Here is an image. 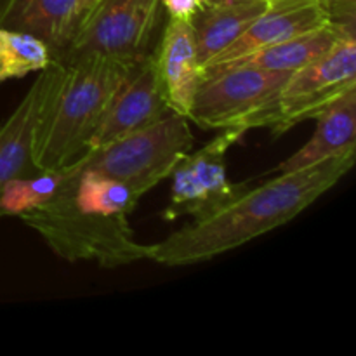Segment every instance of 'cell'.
Wrapping results in <instances>:
<instances>
[{
  "label": "cell",
  "mask_w": 356,
  "mask_h": 356,
  "mask_svg": "<svg viewBox=\"0 0 356 356\" xmlns=\"http://www.w3.org/2000/svg\"><path fill=\"white\" fill-rule=\"evenodd\" d=\"M205 2H207V3L209 2H219V0H205Z\"/></svg>",
  "instance_id": "obj_22"
},
{
  "label": "cell",
  "mask_w": 356,
  "mask_h": 356,
  "mask_svg": "<svg viewBox=\"0 0 356 356\" xmlns=\"http://www.w3.org/2000/svg\"><path fill=\"white\" fill-rule=\"evenodd\" d=\"M160 0H103L79 26L59 61L110 58L138 61L155 33Z\"/></svg>",
  "instance_id": "obj_6"
},
{
  "label": "cell",
  "mask_w": 356,
  "mask_h": 356,
  "mask_svg": "<svg viewBox=\"0 0 356 356\" xmlns=\"http://www.w3.org/2000/svg\"><path fill=\"white\" fill-rule=\"evenodd\" d=\"M205 3V0H160V6L167 10L169 19L181 23H193Z\"/></svg>",
  "instance_id": "obj_19"
},
{
  "label": "cell",
  "mask_w": 356,
  "mask_h": 356,
  "mask_svg": "<svg viewBox=\"0 0 356 356\" xmlns=\"http://www.w3.org/2000/svg\"><path fill=\"white\" fill-rule=\"evenodd\" d=\"M330 23L329 14L318 0H271L270 7L235 42L205 66V73Z\"/></svg>",
  "instance_id": "obj_10"
},
{
  "label": "cell",
  "mask_w": 356,
  "mask_h": 356,
  "mask_svg": "<svg viewBox=\"0 0 356 356\" xmlns=\"http://www.w3.org/2000/svg\"><path fill=\"white\" fill-rule=\"evenodd\" d=\"M80 165L82 159L61 169L35 170L33 176H17L0 184V218H21L44 207Z\"/></svg>",
  "instance_id": "obj_17"
},
{
  "label": "cell",
  "mask_w": 356,
  "mask_h": 356,
  "mask_svg": "<svg viewBox=\"0 0 356 356\" xmlns=\"http://www.w3.org/2000/svg\"><path fill=\"white\" fill-rule=\"evenodd\" d=\"M271 0H219L209 2L195 17V42L205 66L233 44L264 10Z\"/></svg>",
  "instance_id": "obj_15"
},
{
  "label": "cell",
  "mask_w": 356,
  "mask_h": 356,
  "mask_svg": "<svg viewBox=\"0 0 356 356\" xmlns=\"http://www.w3.org/2000/svg\"><path fill=\"white\" fill-rule=\"evenodd\" d=\"M153 56L167 106L174 113L190 118L198 87L205 79L193 24L169 19Z\"/></svg>",
  "instance_id": "obj_11"
},
{
  "label": "cell",
  "mask_w": 356,
  "mask_h": 356,
  "mask_svg": "<svg viewBox=\"0 0 356 356\" xmlns=\"http://www.w3.org/2000/svg\"><path fill=\"white\" fill-rule=\"evenodd\" d=\"M139 198L122 181L83 167L82 159V165L52 200L19 219L68 263L127 266L149 257V245L136 240L127 219Z\"/></svg>",
  "instance_id": "obj_2"
},
{
  "label": "cell",
  "mask_w": 356,
  "mask_h": 356,
  "mask_svg": "<svg viewBox=\"0 0 356 356\" xmlns=\"http://www.w3.org/2000/svg\"><path fill=\"white\" fill-rule=\"evenodd\" d=\"M169 111L155 56H143L108 103L106 111L90 138L89 152L160 120Z\"/></svg>",
  "instance_id": "obj_9"
},
{
  "label": "cell",
  "mask_w": 356,
  "mask_h": 356,
  "mask_svg": "<svg viewBox=\"0 0 356 356\" xmlns=\"http://www.w3.org/2000/svg\"><path fill=\"white\" fill-rule=\"evenodd\" d=\"M309 141L277 167V172L309 169L336 156L356 152V86L325 108Z\"/></svg>",
  "instance_id": "obj_13"
},
{
  "label": "cell",
  "mask_w": 356,
  "mask_h": 356,
  "mask_svg": "<svg viewBox=\"0 0 356 356\" xmlns=\"http://www.w3.org/2000/svg\"><path fill=\"white\" fill-rule=\"evenodd\" d=\"M245 131L221 129V134L204 148L188 153L170 174V200L163 211L165 221L181 216L205 218L238 198L249 183H232L226 170V153Z\"/></svg>",
  "instance_id": "obj_8"
},
{
  "label": "cell",
  "mask_w": 356,
  "mask_h": 356,
  "mask_svg": "<svg viewBox=\"0 0 356 356\" xmlns=\"http://www.w3.org/2000/svg\"><path fill=\"white\" fill-rule=\"evenodd\" d=\"M0 26L37 35L61 59L80 26L79 0H6Z\"/></svg>",
  "instance_id": "obj_14"
},
{
  "label": "cell",
  "mask_w": 356,
  "mask_h": 356,
  "mask_svg": "<svg viewBox=\"0 0 356 356\" xmlns=\"http://www.w3.org/2000/svg\"><path fill=\"white\" fill-rule=\"evenodd\" d=\"M344 35H356L355 28L330 23L327 26L318 28V30L309 31V33L289 38V40L280 42L277 45H271V47L261 49V51L252 52V54L243 56V58L236 59L235 63L228 66L249 65L264 70H275V72L292 73L325 54ZM228 66H222V68H228ZM214 72H218V70H214Z\"/></svg>",
  "instance_id": "obj_16"
},
{
  "label": "cell",
  "mask_w": 356,
  "mask_h": 356,
  "mask_svg": "<svg viewBox=\"0 0 356 356\" xmlns=\"http://www.w3.org/2000/svg\"><path fill=\"white\" fill-rule=\"evenodd\" d=\"M355 165V152L309 169L278 172L273 179L247 188L238 198L205 218L149 245V261L162 266H188L245 245L298 218L332 190Z\"/></svg>",
  "instance_id": "obj_1"
},
{
  "label": "cell",
  "mask_w": 356,
  "mask_h": 356,
  "mask_svg": "<svg viewBox=\"0 0 356 356\" xmlns=\"http://www.w3.org/2000/svg\"><path fill=\"white\" fill-rule=\"evenodd\" d=\"M52 61L51 47L37 35L0 26V82L40 73Z\"/></svg>",
  "instance_id": "obj_18"
},
{
  "label": "cell",
  "mask_w": 356,
  "mask_h": 356,
  "mask_svg": "<svg viewBox=\"0 0 356 356\" xmlns=\"http://www.w3.org/2000/svg\"><path fill=\"white\" fill-rule=\"evenodd\" d=\"M138 61L86 58L63 63L38 124L31 155L35 170L72 165L89 152L108 103Z\"/></svg>",
  "instance_id": "obj_3"
},
{
  "label": "cell",
  "mask_w": 356,
  "mask_h": 356,
  "mask_svg": "<svg viewBox=\"0 0 356 356\" xmlns=\"http://www.w3.org/2000/svg\"><path fill=\"white\" fill-rule=\"evenodd\" d=\"M330 21L341 26L355 28L356 23V0H318Z\"/></svg>",
  "instance_id": "obj_20"
},
{
  "label": "cell",
  "mask_w": 356,
  "mask_h": 356,
  "mask_svg": "<svg viewBox=\"0 0 356 356\" xmlns=\"http://www.w3.org/2000/svg\"><path fill=\"white\" fill-rule=\"evenodd\" d=\"M289 72L235 65L207 73L198 87L190 122L202 129L273 127L277 99Z\"/></svg>",
  "instance_id": "obj_5"
},
{
  "label": "cell",
  "mask_w": 356,
  "mask_h": 356,
  "mask_svg": "<svg viewBox=\"0 0 356 356\" xmlns=\"http://www.w3.org/2000/svg\"><path fill=\"white\" fill-rule=\"evenodd\" d=\"M356 35H344L329 51L285 80L277 99L271 132L282 136L305 120H315L329 104L356 86Z\"/></svg>",
  "instance_id": "obj_7"
},
{
  "label": "cell",
  "mask_w": 356,
  "mask_h": 356,
  "mask_svg": "<svg viewBox=\"0 0 356 356\" xmlns=\"http://www.w3.org/2000/svg\"><path fill=\"white\" fill-rule=\"evenodd\" d=\"M103 0H79V17H80V24L89 17V14L96 9Z\"/></svg>",
  "instance_id": "obj_21"
},
{
  "label": "cell",
  "mask_w": 356,
  "mask_h": 356,
  "mask_svg": "<svg viewBox=\"0 0 356 356\" xmlns=\"http://www.w3.org/2000/svg\"><path fill=\"white\" fill-rule=\"evenodd\" d=\"M191 146L190 118L170 111L103 148L90 149L82 159L83 167L122 181L143 197L170 177Z\"/></svg>",
  "instance_id": "obj_4"
},
{
  "label": "cell",
  "mask_w": 356,
  "mask_h": 356,
  "mask_svg": "<svg viewBox=\"0 0 356 356\" xmlns=\"http://www.w3.org/2000/svg\"><path fill=\"white\" fill-rule=\"evenodd\" d=\"M61 70L63 63L59 59L42 70L16 110L0 124V184L13 177L26 176L28 170L33 169L31 155L42 111Z\"/></svg>",
  "instance_id": "obj_12"
}]
</instances>
